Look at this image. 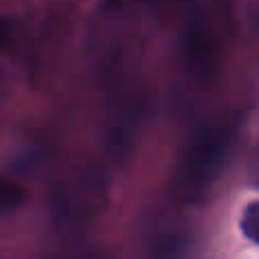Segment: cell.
<instances>
[{"label":"cell","instance_id":"1","mask_svg":"<svg viewBox=\"0 0 259 259\" xmlns=\"http://www.w3.org/2000/svg\"><path fill=\"white\" fill-rule=\"evenodd\" d=\"M25 187L14 180L0 175V214H7V211H14L16 207H21L25 202Z\"/></svg>","mask_w":259,"mask_h":259},{"label":"cell","instance_id":"2","mask_svg":"<svg viewBox=\"0 0 259 259\" xmlns=\"http://www.w3.org/2000/svg\"><path fill=\"white\" fill-rule=\"evenodd\" d=\"M241 232L248 241L259 246V200L248 202V207L241 214Z\"/></svg>","mask_w":259,"mask_h":259}]
</instances>
